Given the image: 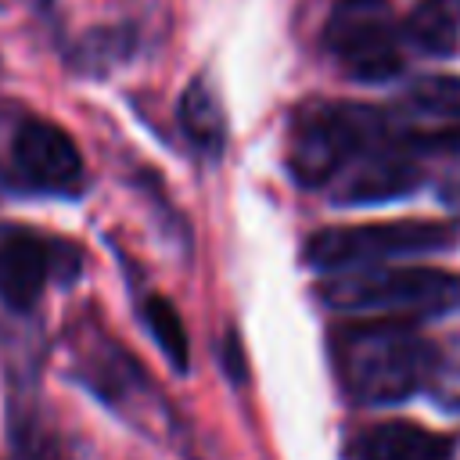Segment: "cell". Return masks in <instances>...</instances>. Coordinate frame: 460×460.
Masks as SVG:
<instances>
[{"label": "cell", "instance_id": "6da1fadb", "mask_svg": "<svg viewBox=\"0 0 460 460\" xmlns=\"http://www.w3.org/2000/svg\"><path fill=\"white\" fill-rule=\"evenodd\" d=\"M331 359L345 395L367 406L399 402L420 392L438 363L413 320L395 316H359L341 323L331 338Z\"/></svg>", "mask_w": 460, "mask_h": 460}, {"label": "cell", "instance_id": "7a4b0ae2", "mask_svg": "<svg viewBox=\"0 0 460 460\" xmlns=\"http://www.w3.org/2000/svg\"><path fill=\"white\" fill-rule=\"evenodd\" d=\"M320 298L352 316H395L420 320L460 305V273L442 266H359L338 270L323 280Z\"/></svg>", "mask_w": 460, "mask_h": 460}, {"label": "cell", "instance_id": "3957f363", "mask_svg": "<svg viewBox=\"0 0 460 460\" xmlns=\"http://www.w3.org/2000/svg\"><path fill=\"white\" fill-rule=\"evenodd\" d=\"M377 140H385L377 111L356 104H305L288 133V169L302 187H323Z\"/></svg>", "mask_w": 460, "mask_h": 460}, {"label": "cell", "instance_id": "277c9868", "mask_svg": "<svg viewBox=\"0 0 460 460\" xmlns=\"http://www.w3.org/2000/svg\"><path fill=\"white\" fill-rule=\"evenodd\" d=\"M456 241L449 223L435 219H392L359 226H323L305 241V262L316 270H359L406 255H431Z\"/></svg>", "mask_w": 460, "mask_h": 460}, {"label": "cell", "instance_id": "5b68a950", "mask_svg": "<svg viewBox=\"0 0 460 460\" xmlns=\"http://www.w3.org/2000/svg\"><path fill=\"white\" fill-rule=\"evenodd\" d=\"M323 43L334 61L363 83H385L402 72L406 32L399 29L388 0H338L327 18Z\"/></svg>", "mask_w": 460, "mask_h": 460}, {"label": "cell", "instance_id": "8992f818", "mask_svg": "<svg viewBox=\"0 0 460 460\" xmlns=\"http://www.w3.org/2000/svg\"><path fill=\"white\" fill-rule=\"evenodd\" d=\"M11 162L18 183L72 198L86 183V165L75 147V140L50 119H25L11 144Z\"/></svg>", "mask_w": 460, "mask_h": 460}, {"label": "cell", "instance_id": "52a82bcc", "mask_svg": "<svg viewBox=\"0 0 460 460\" xmlns=\"http://www.w3.org/2000/svg\"><path fill=\"white\" fill-rule=\"evenodd\" d=\"M338 201L341 205H370L402 198L420 183V169L413 165L406 144L377 140L363 147L338 176Z\"/></svg>", "mask_w": 460, "mask_h": 460}, {"label": "cell", "instance_id": "ba28073f", "mask_svg": "<svg viewBox=\"0 0 460 460\" xmlns=\"http://www.w3.org/2000/svg\"><path fill=\"white\" fill-rule=\"evenodd\" d=\"M54 273V241L29 230L0 234V302L11 309H32Z\"/></svg>", "mask_w": 460, "mask_h": 460}, {"label": "cell", "instance_id": "9c48e42d", "mask_svg": "<svg viewBox=\"0 0 460 460\" xmlns=\"http://www.w3.org/2000/svg\"><path fill=\"white\" fill-rule=\"evenodd\" d=\"M449 456H453L449 442L417 420L370 424L349 446V460H449Z\"/></svg>", "mask_w": 460, "mask_h": 460}, {"label": "cell", "instance_id": "30bf717a", "mask_svg": "<svg viewBox=\"0 0 460 460\" xmlns=\"http://www.w3.org/2000/svg\"><path fill=\"white\" fill-rule=\"evenodd\" d=\"M180 126L187 133V140L201 151V155H219L226 144V119H223V104L212 93V86L205 79H194L183 97H180Z\"/></svg>", "mask_w": 460, "mask_h": 460}, {"label": "cell", "instance_id": "8fae6325", "mask_svg": "<svg viewBox=\"0 0 460 460\" xmlns=\"http://www.w3.org/2000/svg\"><path fill=\"white\" fill-rule=\"evenodd\" d=\"M406 43H413L424 54H453L456 40H460V0H420L406 25Z\"/></svg>", "mask_w": 460, "mask_h": 460}, {"label": "cell", "instance_id": "7c38bea8", "mask_svg": "<svg viewBox=\"0 0 460 460\" xmlns=\"http://www.w3.org/2000/svg\"><path fill=\"white\" fill-rule=\"evenodd\" d=\"M140 313H144V323H147L151 338L158 341L162 356L169 359V367L180 370V374H187V367H190V338H187V327H183L180 309L165 295H147L144 305H140Z\"/></svg>", "mask_w": 460, "mask_h": 460}, {"label": "cell", "instance_id": "4fadbf2b", "mask_svg": "<svg viewBox=\"0 0 460 460\" xmlns=\"http://www.w3.org/2000/svg\"><path fill=\"white\" fill-rule=\"evenodd\" d=\"M406 104L417 115L460 122V75H424L406 90Z\"/></svg>", "mask_w": 460, "mask_h": 460}, {"label": "cell", "instance_id": "5bb4252c", "mask_svg": "<svg viewBox=\"0 0 460 460\" xmlns=\"http://www.w3.org/2000/svg\"><path fill=\"white\" fill-rule=\"evenodd\" d=\"M126 43H129L126 32H93L79 43V61L90 68H104L111 58L126 54Z\"/></svg>", "mask_w": 460, "mask_h": 460}, {"label": "cell", "instance_id": "9a60e30c", "mask_svg": "<svg viewBox=\"0 0 460 460\" xmlns=\"http://www.w3.org/2000/svg\"><path fill=\"white\" fill-rule=\"evenodd\" d=\"M223 370H226V377L230 381H244L248 377V359H244V345H241V338H237V331H226L223 334Z\"/></svg>", "mask_w": 460, "mask_h": 460}, {"label": "cell", "instance_id": "2e32d148", "mask_svg": "<svg viewBox=\"0 0 460 460\" xmlns=\"http://www.w3.org/2000/svg\"><path fill=\"white\" fill-rule=\"evenodd\" d=\"M442 198H446L449 205H460V176H453V180L442 187Z\"/></svg>", "mask_w": 460, "mask_h": 460}, {"label": "cell", "instance_id": "e0dca14e", "mask_svg": "<svg viewBox=\"0 0 460 460\" xmlns=\"http://www.w3.org/2000/svg\"><path fill=\"white\" fill-rule=\"evenodd\" d=\"M32 4H36V7H47V4H50V0H32Z\"/></svg>", "mask_w": 460, "mask_h": 460}]
</instances>
